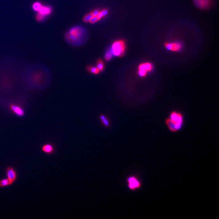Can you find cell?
<instances>
[{
    "label": "cell",
    "instance_id": "cell-17",
    "mask_svg": "<svg viewBox=\"0 0 219 219\" xmlns=\"http://www.w3.org/2000/svg\"><path fill=\"white\" fill-rule=\"evenodd\" d=\"M108 10L107 9H102V11H100V13L98 14V15L97 16L98 18L99 19V20H101V19H102L104 17L106 16L108 14Z\"/></svg>",
    "mask_w": 219,
    "mask_h": 219
},
{
    "label": "cell",
    "instance_id": "cell-19",
    "mask_svg": "<svg viewBox=\"0 0 219 219\" xmlns=\"http://www.w3.org/2000/svg\"><path fill=\"white\" fill-rule=\"evenodd\" d=\"M113 57V54L111 52V49H109L106 52L105 55V58L106 61H110L112 59Z\"/></svg>",
    "mask_w": 219,
    "mask_h": 219
},
{
    "label": "cell",
    "instance_id": "cell-4",
    "mask_svg": "<svg viewBox=\"0 0 219 219\" xmlns=\"http://www.w3.org/2000/svg\"><path fill=\"white\" fill-rule=\"evenodd\" d=\"M126 182L128 189L131 191H136L141 189L142 184L138 177L135 175L128 176L126 178Z\"/></svg>",
    "mask_w": 219,
    "mask_h": 219
},
{
    "label": "cell",
    "instance_id": "cell-9",
    "mask_svg": "<svg viewBox=\"0 0 219 219\" xmlns=\"http://www.w3.org/2000/svg\"><path fill=\"white\" fill-rule=\"evenodd\" d=\"M41 150L47 154L52 155L54 152V147L51 144H46L41 147Z\"/></svg>",
    "mask_w": 219,
    "mask_h": 219
},
{
    "label": "cell",
    "instance_id": "cell-6",
    "mask_svg": "<svg viewBox=\"0 0 219 219\" xmlns=\"http://www.w3.org/2000/svg\"><path fill=\"white\" fill-rule=\"evenodd\" d=\"M10 111L13 114L16 115L18 117H23L25 115V112L19 106L14 104H10L9 106Z\"/></svg>",
    "mask_w": 219,
    "mask_h": 219
},
{
    "label": "cell",
    "instance_id": "cell-24",
    "mask_svg": "<svg viewBox=\"0 0 219 219\" xmlns=\"http://www.w3.org/2000/svg\"><path fill=\"white\" fill-rule=\"evenodd\" d=\"M100 11L98 9H95L91 12V14L93 16H97L100 13Z\"/></svg>",
    "mask_w": 219,
    "mask_h": 219
},
{
    "label": "cell",
    "instance_id": "cell-12",
    "mask_svg": "<svg viewBox=\"0 0 219 219\" xmlns=\"http://www.w3.org/2000/svg\"><path fill=\"white\" fill-rule=\"evenodd\" d=\"M165 123L166 125L167 126L168 129L169 130V131H171L172 133H177V130L176 129L175 126L172 123V121H170V119L169 118V117L166 119L165 120Z\"/></svg>",
    "mask_w": 219,
    "mask_h": 219
},
{
    "label": "cell",
    "instance_id": "cell-11",
    "mask_svg": "<svg viewBox=\"0 0 219 219\" xmlns=\"http://www.w3.org/2000/svg\"><path fill=\"white\" fill-rule=\"evenodd\" d=\"M153 66L149 62H145L141 64L138 66V70H142L146 71L147 72H149L153 70Z\"/></svg>",
    "mask_w": 219,
    "mask_h": 219
},
{
    "label": "cell",
    "instance_id": "cell-21",
    "mask_svg": "<svg viewBox=\"0 0 219 219\" xmlns=\"http://www.w3.org/2000/svg\"><path fill=\"white\" fill-rule=\"evenodd\" d=\"M92 17H93V16H92V15L91 14V12H90V13L87 14L86 15H85V16H84L83 20V22H84L87 23V22H90V20L91 19Z\"/></svg>",
    "mask_w": 219,
    "mask_h": 219
},
{
    "label": "cell",
    "instance_id": "cell-15",
    "mask_svg": "<svg viewBox=\"0 0 219 219\" xmlns=\"http://www.w3.org/2000/svg\"><path fill=\"white\" fill-rule=\"evenodd\" d=\"M86 70L88 72L95 74V75L98 74L100 73V71L98 70V69L97 67L92 66H87Z\"/></svg>",
    "mask_w": 219,
    "mask_h": 219
},
{
    "label": "cell",
    "instance_id": "cell-20",
    "mask_svg": "<svg viewBox=\"0 0 219 219\" xmlns=\"http://www.w3.org/2000/svg\"><path fill=\"white\" fill-rule=\"evenodd\" d=\"M47 16L45 15L41 14L40 13H38L36 16V19L38 22H42L43 20H45Z\"/></svg>",
    "mask_w": 219,
    "mask_h": 219
},
{
    "label": "cell",
    "instance_id": "cell-2",
    "mask_svg": "<svg viewBox=\"0 0 219 219\" xmlns=\"http://www.w3.org/2000/svg\"><path fill=\"white\" fill-rule=\"evenodd\" d=\"M125 42L123 40L116 41L111 47V51L113 55L122 57L125 51Z\"/></svg>",
    "mask_w": 219,
    "mask_h": 219
},
{
    "label": "cell",
    "instance_id": "cell-10",
    "mask_svg": "<svg viewBox=\"0 0 219 219\" xmlns=\"http://www.w3.org/2000/svg\"><path fill=\"white\" fill-rule=\"evenodd\" d=\"M52 8L50 6H43L41 7L38 13H40L41 14L45 15L46 16H49L51 13H52Z\"/></svg>",
    "mask_w": 219,
    "mask_h": 219
},
{
    "label": "cell",
    "instance_id": "cell-7",
    "mask_svg": "<svg viewBox=\"0 0 219 219\" xmlns=\"http://www.w3.org/2000/svg\"><path fill=\"white\" fill-rule=\"evenodd\" d=\"M195 5L199 9H208L211 4V0H193Z\"/></svg>",
    "mask_w": 219,
    "mask_h": 219
},
{
    "label": "cell",
    "instance_id": "cell-5",
    "mask_svg": "<svg viewBox=\"0 0 219 219\" xmlns=\"http://www.w3.org/2000/svg\"><path fill=\"white\" fill-rule=\"evenodd\" d=\"M5 172L7 178L9 180L11 184H13L18 179V173L16 170L12 166H8L6 167Z\"/></svg>",
    "mask_w": 219,
    "mask_h": 219
},
{
    "label": "cell",
    "instance_id": "cell-13",
    "mask_svg": "<svg viewBox=\"0 0 219 219\" xmlns=\"http://www.w3.org/2000/svg\"><path fill=\"white\" fill-rule=\"evenodd\" d=\"M100 119L102 125L106 127V128H109L110 127V122L109 120L106 117V116L103 114H101L100 116Z\"/></svg>",
    "mask_w": 219,
    "mask_h": 219
},
{
    "label": "cell",
    "instance_id": "cell-14",
    "mask_svg": "<svg viewBox=\"0 0 219 219\" xmlns=\"http://www.w3.org/2000/svg\"><path fill=\"white\" fill-rule=\"evenodd\" d=\"M11 185H12V184L7 178L0 180V187H6L8 186H11Z\"/></svg>",
    "mask_w": 219,
    "mask_h": 219
},
{
    "label": "cell",
    "instance_id": "cell-16",
    "mask_svg": "<svg viewBox=\"0 0 219 219\" xmlns=\"http://www.w3.org/2000/svg\"><path fill=\"white\" fill-rule=\"evenodd\" d=\"M96 65H97V68L98 69L100 72H102L104 70L105 66H104V63L103 61H102V59H98L97 62H96Z\"/></svg>",
    "mask_w": 219,
    "mask_h": 219
},
{
    "label": "cell",
    "instance_id": "cell-23",
    "mask_svg": "<svg viewBox=\"0 0 219 219\" xmlns=\"http://www.w3.org/2000/svg\"><path fill=\"white\" fill-rule=\"evenodd\" d=\"M147 72L146 71H144V70H138V75L142 77H145L147 75Z\"/></svg>",
    "mask_w": 219,
    "mask_h": 219
},
{
    "label": "cell",
    "instance_id": "cell-1",
    "mask_svg": "<svg viewBox=\"0 0 219 219\" xmlns=\"http://www.w3.org/2000/svg\"><path fill=\"white\" fill-rule=\"evenodd\" d=\"M65 38L70 44L73 46H80L85 43L88 38V33L84 27L77 26L68 30Z\"/></svg>",
    "mask_w": 219,
    "mask_h": 219
},
{
    "label": "cell",
    "instance_id": "cell-18",
    "mask_svg": "<svg viewBox=\"0 0 219 219\" xmlns=\"http://www.w3.org/2000/svg\"><path fill=\"white\" fill-rule=\"evenodd\" d=\"M42 6V4L40 2H35V3H34L33 5H32V8L35 11L38 12V11L40 10Z\"/></svg>",
    "mask_w": 219,
    "mask_h": 219
},
{
    "label": "cell",
    "instance_id": "cell-8",
    "mask_svg": "<svg viewBox=\"0 0 219 219\" xmlns=\"http://www.w3.org/2000/svg\"><path fill=\"white\" fill-rule=\"evenodd\" d=\"M164 46L166 49L173 51H179L182 48V44L180 42L176 43H165Z\"/></svg>",
    "mask_w": 219,
    "mask_h": 219
},
{
    "label": "cell",
    "instance_id": "cell-3",
    "mask_svg": "<svg viewBox=\"0 0 219 219\" xmlns=\"http://www.w3.org/2000/svg\"><path fill=\"white\" fill-rule=\"evenodd\" d=\"M174 124L177 132L182 129L184 125V117L183 114L177 111H173L169 117Z\"/></svg>",
    "mask_w": 219,
    "mask_h": 219
},
{
    "label": "cell",
    "instance_id": "cell-22",
    "mask_svg": "<svg viewBox=\"0 0 219 219\" xmlns=\"http://www.w3.org/2000/svg\"><path fill=\"white\" fill-rule=\"evenodd\" d=\"M99 19L98 18V16H93L92 18H91V19L90 20V22L91 24H94V23H95L99 21Z\"/></svg>",
    "mask_w": 219,
    "mask_h": 219
}]
</instances>
